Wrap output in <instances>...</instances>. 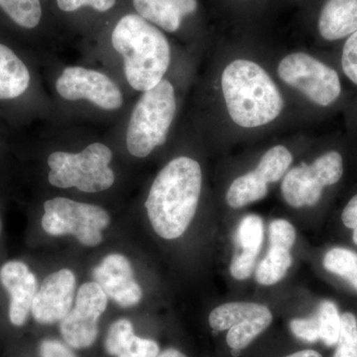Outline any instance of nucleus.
<instances>
[{
  "label": "nucleus",
  "instance_id": "nucleus-21",
  "mask_svg": "<svg viewBox=\"0 0 357 357\" xmlns=\"http://www.w3.org/2000/svg\"><path fill=\"white\" fill-rule=\"evenodd\" d=\"M267 194V183L251 171L232 182L227 192V202L231 208H241L264 199Z\"/></svg>",
  "mask_w": 357,
  "mask_h": 357
},
{
  "label": "nucleus",
  "instance_id": "nucleus-34",
  "mask_svg": "<svg viewBox=\"0 0 357 357\" xmlns=\"http://www.w3.org/2000/svg\"><path fill=\"white\" fill-rule=\"evenodd\" d=\"M285 357H323L318 351H312V349H306V351H301L290 354Z\"/></svg>",
  "mask_w": 357,
  "mask_h": 357
},
{
  "label": "nucleus",
  "instance_id": "nucleus-24",
  "mask_svg": "<svg viewBox=\"0 0 357 357\" xmlns=\"http://www.w3.org/2000/svg\"><path fill=\"white\" fill-rule=\"evenodd\" d=\"M0 7L16 24L27 29L36 27L41 20L40 0H0Z\"/></svg>",
  "mask_w": 357,
  "mask_h": 357
},
{
  "label": "nucleus",
  "instance_id": "nucleus-17",
  "mask_svg": "<svg viewBox=\"0 0 357 357\" xmlns=\"http://www.w3.org/2000/svg\"><path fill=\"white\" fill-rule=\"evenodd\" d=\"M105 349L115 357H156L160 352L154 340L134 335L132 324L126 319H119L110 326Z\"/></svg>",
  "mask_w": 357,
  "mask_h": 357
},
{
  "label": "nucleus",
  "instance_id": "nucleus-3",
  "mask_svg": "<svg viewBox=\"0 0 357 357\" xmlns=\"http://www.w3.org/2000/svg\"><path fill=\"white\" fill-rule=\"evenodd\" d=\"M115 50L124 59V73L136 91H149L163 79L171 61L170 45L158 28L136 14L117 22L112 35Z\"/></svg>",
  "mask_w": 357,
  "mask_h": 357
},
{
  "label": "nucleus",
  "instance_id": "nucleus-16",
  "mask_svg": "<svg viewBox=\"0 0 357 357\" xmlns=\"http://www.w3.org/2000/svg\"><path fill=\"white\" fill-rule=\"evenodd\" d=\"M319 32L328 41H337L357 31V0H328L321 9Z\"/></svg>",
  "mask_w": 357,
  "mask_h": 357
},
{
  "label": "nucleus",
  "instance_id": "nucleus-35",
  "mask_svg": "<svg viewBox=\"0 0 357 357\" xmlns=\"http://www.w3.org/2000/svg\"><path fill=\"white\" fill-rule=\"evenodd\" d=\"M156 357H187L182 352L178 351V349H169L166 351L159 352L158 356Z\"/></svg>",
  "mask_w": 357,
  "mask_h": 357
},
{
  "label": "nucleus",
  "instance_id": "nucleus-26",
  "mask_svg": "<svg viewBox=\"0 0 357 357\" xmlns=\"http://www.w3.org/2000/svg\"><path fill=\"white\" fill-rule=\"evenodd\" d=\"M340 337L333 357H357V319L351 312L340 316Z\"/></svg>",
  "mask_w": 357,
  "mask_h": 357
},
{
  "label": "nucleus",
  "instance_id": "nucleus-20",
  "mask_svg": "<svg viewBox=\"0 0 357 357\" xmlns=\"http://www.w3.org/2000/svg\"><path fill=\"white\" fill-rule=\"evenodd\" d=\"M291 248L280 244L270 243L264 259L256 269V280L262 285H274L284 278L289 268L292 265Z\"/></svg>",
  "mask_w": 357,
  "mask_h": 357
},
{
  "label": "nucleus",
  "instance_id": "nucleus-11",
  "mask_svg": "<svg viewBox=\"0 0 357 357\" xmlns=\"http://www.w3.org/2000/svg\"><path fill=\"white\" fill-rule=\"evenodd\" d=\"M56 89L65 100H88L103 109H119L123 103L121 89L112 79L84 68L70 67L63 70Z\"/></svg>",
  "mask_w": 357,
  "mask_h": 357
},
{
  "label": "nucleus",
  "instance_id": "nucleus-29",
  "mask_svg": "<svg viewBox=\"0 0 357 357\" xmlns=\"http://www.w3.org/2000/svg\"><path fill=\"white\" fill-rule=\"evenodd\" d=\"M290 328L294 335L307 342H316L319 340L318 319L316 314L311 318L296 319L290 323Z\"/></svg>",
  "mask_w": 357,
  "mask_h": 357
},
{
  "label": "nucleus",
  "instance_id": "nucleus-23",
  "mask_svg": "<svg viewBox=\"0 0 357 357\" xmlns=\"http://www.w3.org/2000/svg\"><path fill=\"white\" fill-rule=\"evenodd\" d=\"M324 266L331 273L342 277L357 291V253L351 249H331L324 258Z\"/></svg>",
  "mask_w": 357,
  "mask_h": 357
},
{
  "label": "nucleus",
  "instance_id": "nucleus-6",
  "mask_svg": "<svg viewBox=\"0 0 357 357\" xmlns=\"http://www.w3.org/2000/svg\"><path fill=\"white\" fill-rule=\"evenodd\" d=\"M42 227L50 236L72 234L86 246L102 241V230L109 225V213L95 204L55 198L44 204Z\"/></svg>",
  "mask_w": 357,
  "mask_h": 357
},
{
  "label": "nucleus",
  "instance_id": "nucleus-18",
  "mask_svg": "<svg viewBox=\"0 0 357 357\" xmlns=\"http://www.w3.org/2000/svg\"><path fill=\"white\" fill-rule=\"evenodd\" d=\"M30 74L13 50L0 44V100H13L25 93Z\"/></svg>",
  "mask_w": 357,
  "mask_h": 357
},
{
  "label": "nucleus",
  "instance_id": "nucleus-4",
  "mask_svg": "<svg viewBox=\"0 0 357 357\" xmlns=\"http://www.w3.org/2000/svg\"><path fill=\"white\" fill-rule=\"evenodd\" d=\"M175 114V91L170 82L163 79L144 91L134 107L126 132L130 154L144 158L164 144Z\"/></svg>",
  "mask_w": 357,
  "mask_h": 357
},
{
  "label": "nucleus",
  "instance_id": "nucleus-19",
  "mask_svg": "<svg viewBox=\"0 0 357 357\" xmlns=\"http://www.w3.org/2000/svg\"><path fill=\"white\" fill-rule=\"evenodd\" d=\"M133 6L141 17L165 31L176 32L182 23L177 0H133Z\"/></svg>",
  "mask_w": 357,
  "mask_h": 357
},
{
  "label": "nucleus",
  "instance_id": "nucleus-10",
  "mask_svg": "<svg viewBox=\"0 0 357 357\" xmlns=\"http://www.w3.org/2000/svg\"><path fill=\"white\" fill-rule=\"evenodd\" d=\"M107 307V296L96 282L79 289L76 304L61 321L60 331L65 342L73 349H86L95 344L98 321Z\"/></svg>",
  "mask_w": 357,
  "mask_h": 357
},
{
  "label": "nucleus",
  "instance_id": "nucleus-22",
  "mask_svg": "<svg viewBox=\"0 0 357 357\" xmlns=\"http://www.w3.org/2000/svg\"><path fill=\"white\" fill-rule=\"evenodd\" d=\"M292 160V154L287 148L281 145L272 147L263 155L255 173L267 184L278 182L286 175Z\"/></svg>",
  "mask_w": 357,
  "mask_h": 357
},
{
  "label": "nucleus",
  "instance_id": "nucleus-12",
  "mask_svg": "<svg viewBox=\"0 0 357 357\" xmlns=\"http://www.w3.org/2000/svg\"><path fill=\"white\" fill-rule=\"evenodd\" d=\"M75 289L76 277L69 269L47 276L33 300L31 314L35 321L44 325L62 321L72 307Z\"/></svg>",
  "mask_w": 357,
  "mask_h": 357
},
{
  "label": "nucleus",
  "instance_id": "nucleus-27",
  "mask_svg": "<svg viewBox=\"0 0 357 357\" xmlns=\"http://www.w3.org/2000/svg\"><path fill=\"white\" fill-rule=\"evenodd\" d=\"M269 241L271 244H280L292 248L296 241V229L285 220H276L269 227Z\"/></svg>",
  "mask_w": 357,
  "mask_h": 357
},
{
  "label": "nucleus",
  "instance_id": "nucleus-8",
  "mask_svg": "<svg viewBox=\"0 0 357 357\" xmlns=\"http://www.w3.org/2000/svg\"><path fill=\"white\" fill-rule=\"evenodd\" d=\"M344 174L342 155L330 151L314 160L311 165L295 167L284 176L281 191L294 208L314 206L323 195L324 188L337 184Z\"/></svg>",
  "mask_w": 357,
  "mask_h": 357
},
{
  "label": "nucleus",
  "instance_id": "nucleus-31",
  "mask_svg": "<svg viewBox=\"0 0 357 357\" xmlns=\"http://www.w3.org/2000/svg\"><path fill=\"white\" fill-rule=\"evenodd\" d=\"M41 357H77L64 344L55 340H46L40 344Z\"/></svg>",
  "mask_w": 357,
  "mask_h": 357
},
{
  "label": "nucleus",
  "instance_id": "nucleus-1",
  "mask_svg": "<svg viewBox=\"0 0 357 357\" xmlns=\"http://www.w3.org/2000/svg\"><path fill=\"white\" fill-rule=\"evenodd\" d=\"M203 174L196 160L178 157L155 178L145 206L156 234L176 239L184 234L196 215Z\"/></svg>",
  "mask_w": 357,
  "mask_h": 357
},
{
  "label": "nucleus",
  "instance_id": "nucleus-28",
  "mask_svg": "<svg viewBox=\"0 0 357 357\" xmlns=\"http://www.w3.org/2000/svg\"><path fill=\"white\" fill-rule=\"evenodd\" d=\"M342 66L345 76L357 84V31L352 33L342 49Z\"/></svg>",
  "mask_w": 357,
  "mask_h": 357
},
{
  "label": "nucleus",
  "instance_id": "nucleus-30",
  "mask_svg": "<svg viewBox=\"0 0 357 357\" xmlns=\"http://www.w3.org/2000/svg\"><path fill=\"white\" fill-rule=\"evenodd\" d=\"M60 9L66 13H72L83 6H91L96 10L105 13L114 6L116 0H57Z\"/></svg>",
  "mask_w": 357,
  "mask_h": 357
},
{
  "label": "nucleus",
  "instance_id": "nucleus-5",
  "mask_svg": "<svg viewBox=\"0 0 357 357\" xmlns=\"http://www.w3.org/2000/svg\"><path fill=\"white\" fill-rule=\"evenodd\" d=\"M112 152L102 143H93L81 153L54 152L48 158L51 171L48 178L55 187L77 188L86 192L105 191L114 185L110 169Z\"/></svg>",
  "mask_w": 357,
  "mask_h": 357
},
{
  "label": "nucleus",
  "instance_id": "nucleus-2",
  "mask_svg": "<svg viewBox=\"0 0 357 357\" xmlns=\"http://www.w3.org/2000/svg\"><path fill=\"white\" fill-rule=\"evenodd\" d=\"M222 89L227 112L244 128L266 126L284 109V100L266 70L249 60H236L223 70Z\"/></svg>",
  "mask_w": 357,
  "mask_h": 357
},
{
  "label": "nucleus",
  "instance_id": "nucleus-7",
  "mask_svg": "<svg viewBox=\"0 0 357 357\" xmlns=\"http://www.w3.org/2000/svg\"><path fill=\"white\" fill-rule=\"evenodd\" d=\"M278 74L284 83L319 107L333 105L342 91L337 73L306 53L286 56L278 66Z\"/></svg>",
  "mask_w": 357,
  "mask_h": 357
},
{
  "label": "nucleus",
  "instance_id": "nucleus-25",
  "mask_svg": "<svg viewBox=\"0 0 357 357\" xmlns=\"http://www.w3.org/2000/svg\"><path fill=\"white\" fill-rule=\"evenodd\" d=\"M316 316L318 319L319 340H321L326 347L337 344L340 337L342 319L335 303L332 301L321 302Z\"/></svg>",
  "mask_w": 357,
  "mask_h": 357
},
{
  "label": "nucleus",
  "instance_id": "nucleus-36",
  "mask_svg": "<svg viewBox=\"0 0 357 357\" xmlns=\"http://www.w3.org/2000/svg\"><path fill=\"white\" fill-rule=\"evenodd\" d=\"M0 229H1V225H0Z\"/></svg>",
  "mask_w": 357,
  "mask_h": 357
},
{
  "label": "nucleus",
  "instance_id": "nucleus-33",
  "mask_svg": "<svg viewBox=\"0 0 357 357\" xmlns=\"http://www.w3.org/2000/svg\"><path fill=\"white\" fill-rule=\"evenodd\" d=\"M177 4L183 17L195 13L198 7L197 0H177Z\"/></svg>",
  "mask_w": 357,
  "mask_h": 357
},
{
  "label": "nucleus",
  "instance_id": "nucleus-15",
  "mask_svg": "<svg viewBox=\"0 0 357 357\" xmlns=\"http://www.w3.org/2000/svg\"><path fill=\"white\" fill-rule=\"evenodd\" d=\"M236 238L241 251L232 258L230 273L237 280H245L252 274L261 249L264 238L262 218L256 215L243 218L237 227Z\"/></svg>",
  "mask_w": 357,
  "mask_h": 357
},
{
  "label": "nucleus",
  "instance_id": "nucleus-13",
  "mask_svg": "<svg viewBox=\"0 0 357 357\" xmlns=\"http://www.w3.org/2000/svg\"><path fill=\"white\" fill-rule=\"evenodd\" d=\"M93 276L107 298L121 307L135 306L142 299V290L134 279L132 266L126 256L107 255L93 269Z\"/></svg>",
  "mask_w": 357,
  "mask_h": 357
},
{
  "label": "nucleus",
  "instance_id": "nucleus-32",
  "mask_svg": "<svg viewBox=\"0 0 357 357\" xmlns=\"http://www.w3.org/2000/svg\"><path fill=\"white\" fill-rule=\"evenodd\" d=\"M342 222L347 229H354V243L357 245V195L352 197L342 215Z\"/></svg>",
  "mask_w": 357,
  "mask_h": 357
},
{
  "label": "nucleus",
  "instance_id": "nucleus-9",
  "mask_svg": "<svg viewBox=\"0 0 357 357\" xmlns=\"http://www.w3.org/2000/svg\"><path fill=\"white\" fill-rule=\"evenodd\" d=\"M272 312L255 303H227L211 312L208 323L217 332L229 331L227 342L232 351L248 347L272 323Z\"/></svg>",
  "mask_w": 357,
  "mask_h": 357
},
{
  "label": "nucleus",
  "instance_id": "nucleus-14",
  "mask_svg": "<svg viewBox=\"0 0 357 357\" xmlns=\"http://www.w3.org/2000/svg\"><path fill=\"white\" fill-rule=\"evenodd\" d=\"M0 283L10 297L9 319L11 324L16 326L24 325L38 291L36 276L24 262L10 260L0 268Z\"/></svg>",
  "mask_w": 357,
  "mask_h": 357
}]
</instances>
